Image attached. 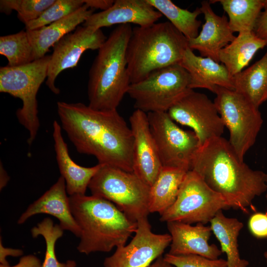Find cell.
I'll return each mask as SVG.
<instances>
[{
    "label": "cell",
    "instance_id": "obj_1",
    "mask_svg": "<svg viewBox=\"0 0 267 267\" xmlns=\"http://www.w3.org/2000/svg\"><path fill=\"white\" fill-rule=\"evenodd\" d=\"M57 110L62 128L78 152L93 155L98 164L133 172V134L117 110L58 101Z\"/></svg>",
    "mask_w": 267,
    "mask_h": 267
},
{
    "label": "cell",
    "instance_id": "obj_2",
    "mask_svg": "<svg viewBox=\"0 0 267 267\" xmlns=\"http://www.w3.org/2000/svg\"><path fill=\"white\" fill-rule=\"evenodd\" d=\"M190 170L221 195L230 208L245 213L248 207L253 208V199L267 190V174L241 161L222 136L212 138L199 147Z\"/></svg>",
    "mask_w": 267,
    "mask_h": 267
},
{
    "label": "cell",
    "instance_id": "obj_3",
    "mask_svg": "<svg viewBox=\"0 0 267 267\" xmlns=\"http://www.w3.org/2000/svg\"><path fill=\"white\" fill-rule=\"evenodd\" d=\"M69 201L81 230L77 246L81 253L109 252L125 245L137 229V222L107 200L92 195H74L69 196Z\"/></svg>",
    "mask_w": 267,
    "mask_h": 267
},
{
    "label": "cell",
    "instance_id": "obj_4",
    "mask_svg": "<svg viewBox=\"0 0 267 267\" xmlns=\"http://www.w3.org/2000/svg\"><path fill=\"white\" fill-rule=\"evenodd\" d=\"M133 28L119 25L98 49L89 73V106L98 110H117L131 84L126 51Z\"/></svg>",
    "mask_w": 267,
    "mask_h": 267
},
{
    "label": "cell",
    "instance_id": "obj_5",
    "mask_svg": "<svg viewBox=\"0 0 267 267\" xmlns=\"http://www.w3.org/2000/svg\"><path fill=\"white\" fill-rule=\"evenodd\" d=\"M188 47V39L169 21L133 28L126 57L131 84L152 72L179 64Z\"/></svg>",
    "mask_w": 267,
    "mask_h": 267
},
{
    "label": "cell",
    "instance_id": "obj_6",
    "mask_svg": "<svg viewBox=\"0 0 267 267\" xmlns=\"http://www.w3.org/2000/svg\"><path fill=\"white\" fill-rule=\"evenodd\" d=\"M50 55H45L28 64L0 68V92L19 98L21 108L16 114L19 122L28 132L27 142H34L40 127L37 95L47 78Z\"/></svg>",
    "mask_w": 267,
    "mask_h": 267
},
{
    "label": "cell",
    "instance_id": "obj_7",
    "mask_svg": "<svg viewBox=\"0 0 267 267\" xmlns=\"http://www.w3.org/2000/svg\"><path fill=\"white\" fill-rule=\"evenodd\" d=\"M88 188L91 195L114 203L130 219L148 217L150 186L133 172L102 165Z\"/></svg>",
    "mask_w": 267,
    "mask_h": 267
},
{
    "label": "cell",
    "instance_id": "obj_8",
    "mask_svg": "<svg viewBox=\"0 0 267 267\" xmlns=\"http://www.w3.org/2000/svg\"><path fill=\"white\" fill-rule=\"evenodd\" d=\"M190 79L179 64L157 70L145 79L131 84L127 93L134 107L145 113L164 112L190 92Z\"/></svg>",
    "mask_w": 267,
    "mask_h": 267
},
{
    "label": "cell",
    "instance_id": "obj_9",
    "mask_svg": "<svg viewBox=\"0 0 267 267\" xmlns=\"http://www.w3.org/2000/svg\"><path fill=\"white\" fill-rule=\"evenodd\" d=\"M214 103L229 132L228 140L238 158L244 161L254 144L263 120L258 108L233 89L217 87Z\"/></svg>",
    "mask_w": 267,
    "mask_h": 267
},
{
    "label": "cell",
    "instance_id": "obj_10",
    "mask_svg": "<svg viewBox=\"0 0 267 267\" xmlns=\"http://www.w3.org/2000/svg\"><path fill=\"white\" fill-rule=\"evenodd\" d=\"M229 209L221 195L212 190L197 173L189 170L180 186L176 201L160 215V220L205 224L219 211Z\"/></svg>",
    "mask_w": 267,
    "mask_h": 267
},
{
    "label": "cell",
    "instance_id": "obj_11",
    "mask_svg": "<svg viewBox=\"0 0 267 267\" xmlns=\"http://www.w3.org/2000/svg\"><path fill=\"white\" fill-rule=\"evenodd\" d=\"M147 114L162 166L190 170L192 159L199 147L194 133L179 127L167 112Z\"/></svg>",
    "mask_w": 267,
    "mask_h": 267
},
{
    "label": "cell",
    "instance_id": "obj_12",
    "mask_svg": "<svg viewBox=\"0 0 267 267\" xmlns=\"http://www.w3.org/2000/svg\"><path fill=\"white\" fill-rule=\"evenodd\" d=\"M167 112L173 120L193 130L199 146L212 138L222 136L223 133L225 126L214 102L193 89Z\"/></svg>",
    "mask_w": 267,
    "mask_h": 267
},
{
    "label": "cell",
    "instance_id": "obj_13",
    "mask_svg": "<svg viewBox=\"0 0 267 267\" xmlns=\"http://www.w3.org/2000/svg\"><path fill=\"white\" fill-rule=\"evenodd\" d=\"M137 223L130 242L117 247L112 255L105 259L104 267H149L162 256L171 243V235L153 233L148 217Z\"/></svg>",
    "mask_w": 267,
    "mask_h": 267
},
{
    "label": "cell",
    "instance_id": "obj_14",
    "mask_svg": "<svg viewBox=\"0 0 267 267\" xmlns=\"http://www.w3.org/2000/svg\"><path fill=\"white\" fill-rule=\"evenodd\" d=\"M107 39L101 29L78 26L73 32L64 36L53 46L50 55L46 85L54 94L60 92L55 82L63 71L76 66L87 50H98Z\"/></svg>",
    "mask_w": 267,
    "mask_h": 267
},
{
    "label": "cell",
    "instance_id": "obj_15",
    "mask_svg": "<svg viewBox=\"0 0 267 267\" xmlns=\"http://www.w3.org/2000/svg\"><path fill=\"white\" fill-rule=\"evenodd\" d=\"M134 137L133 173L151 186L163 166L152 136L147 113L135 109L130 117Z\"/></svg>",
    "mask_w": 267,
    "mask_h": 267
},
{
    "label": "cell",
    "instance_id": "obj_16",
    "mask_svg": "<svg viewBox=\"0 0 267 267\" xmlns=\"http://www.w3.org/2000/svg\"><path fill=\"white\" fill-rule=\"evenodd\" d=\"M162 15L147 0H116L108 9L93 13L83 26L95 29L130 23L145 27L156 23Z\"/></svg>",
    "mask_w": 267,
    "mask_h": 267
},
{
    "label": "cell",
    "instance_id": "obj_17",
    "mask_svg": "<svg viewBox=\"0 0 267 267\" xmlns=\"http://www.w3.org/2000/svg\"><path fill=\"white\" fill-rule=\"evenodd\" d=\"M210 3L207 0L201 2L200 9L204 14L205 23L198 35L188 40V47L192 50H198L201 56L220 63V52L236 37L230 28L227 17L217 15Z\"/></svg>",
    "mask_w": 267,
    "mask_h": 267
},
{
    "label": "cell",
    "instance_id": "obj_18",
    "mask_svg": "<svg viewBox=\"0 0 267 267\" xmlns=\"http://www.w3.org/2000/svg\"><path fill=\"white\" fill-rule=\"evenodd\" d=\"M171 236L170 248L168 253L180 256L196 255L211 259H217L222 254L215 244H209L212 230L210 226L197 223L193 226L178 222H167Z\"/></svg>",
    "mask_w": 267,
    "mask_h": 267
},
{
    "label": "cell",
    "instance_id": "obj_19",
    "mask_svg": "<svg viewBox=\"0 0 267 267\" xmlns=\"http://www.w3.org/2000/svg\"><path fill=\"white\" fill-rule=\"evenodd\" d=\"M67 193L65 181L61 176L48 190L29 206L18 220V224L24 223L36 214H48L58 220L63 230L70 231L80 238L81 230L72 214Z\"/></svg>",
    "mask_w": 267,
    "mask_h": 267
},
{
    "label": "cell",
    "instance_id": "obj_20",
    "mask_svg": "<svg viewBox=\"0 0 267 267\" xmlns=\"http://www.w3.org/2000/svg\"><path fill=\"white\" fill-rule=\"evenodd\" d=\"M53 138L58 168L66 183V191L70 195H85L92 178L102 166L98 164L91 167H85L76 164L71 158L67 143L65 142L59 124L54 121Z\"/></svg>",
    "mask_w": 267,
    "mask_h": 267
},
{
    "label": "cell",
    "instance_id": "obj_21",
    "mask_svg": "<svg viewBox=\"0 0 267 267\" xmlns=\"http://www.w3.org/2000/svg\"><path fill=\"white\" fill-rule=\"evenodd\" d=\"M179 64L190 76V88L207 89L214 93L219 86L233 89L232 77L223 64L209 57L197 56L189 47Z\"/></svg>",
    "mask_w": 267,
    "mask_h": 267
},
{
    "label": "cell",
    "instance_id": "obj_22",
    "mask_svg": "<svg viewBox=\"0 0 267 267\" xmlns=\"http://www.w3.org/2000/svg\"><path fill=\"white\" fill-rule=\"evenodd\" d=\"M84 4L79 9L61 20L38 29L27 31L33 49L34 61L43 58L64 36L84 23L93 13Z\"/></svg>",
    "mask_w": 267,
    "mask_h": 267
},
{
    "label": "cell",
    "instance_id": "obj_23",
    "mask_svg": "<svg viewBox=\"0 0 267 267\" xmlns=\"http://www.w3.org/2000/svg\"><path fill=\"white\" fill-rule=\"evenodd\" d=\"M267 46V43L252 32H240L234 40L223 48L219 60L232 77L247 66L255 53Z\"/></svg>",
    "mask_w": 267,
    "mask_h": 267
},
{
    "label": "cell",
    "instance_id": "obj_24",
    "mask_svg": "<svg viewBox=\"0 0 267 267\" xmlns=\"http://www.w3.org/2000/svg\"><path fill=\"white\" fill-rule=\"evenodd\" d=\"M233 90L258 108L267 100V50L263 56L232 77Z\"/></svg>",
    "mask_w": 267,
    "mask_h": 267
},
{
    "label": "cell",
    "instance_id": "obj_25",
    "mask_svg": "<svg viewBox=\"0 0 267 267\" xmlns=\"http://www.w3.org/2000/svg\"><path fill=\"white\" fill-rule=\"evenodd\" d=\"M188 171L163 167L150 186L149 211L160 215L176 201L180 186Z\"/></svg>",
    "mask_w": 267,
    "mask_h": 267
},
{
    "label": "cell",
    "instance_id": "obj_26",
    "mask_svg": "<svg viewBox=\"0 0 267 267\" xmlns=\"http://www.w3.org/2000/svg\"><path fill=\"white\" fill-rule=\"evenodd\" d=\"M210 222L222 253L226 255L227 267H248L249 262L241 258L238 250V237L243 223L236 218L226 217L222 210L219 211Z\"/></svg>",
    "mask_w": 267,
    "mask_h": 267
},
{
    "label": "cell",
    "instance_id": "obj_27",
    "mask_svg": "<svg viewBox=\"0 0 267 267\" xmlns=\"http://www.w3.org/2000/svg\"><path fill=\"white\" fill-rule=\"evenodd\" d=\"M228 16L230 28L234 32L253 31L262 10L267 7V0H219Z\"/></svg>",
    "mask_w": 267,
    "mask_h": 267
},
{
    "label": "cell",
    "instance_id": "obj_28",
    "mask_svg": "<svg viewBox=\"0 0 267 267\" xmlns=\"http://www.w3.org/2000/svg\"><path fill=\"white\" fill-rule=\"evenodd\" d=\"M157 10L166 16L169 22L188 40L199 34L201 22L197 20L202 13L200 7L191 12L181 8L170 0H147Z\"/></svg>",
    "mask_w": 267,
    "mask_h": 267
},
{
    "label": "cell",
    "instance_id": "obj_29",
    "mask_svg": "<svg viewBox=\"0 0 267 267\" xmlns=\"http://www.w3.org/2000/svg\"><path fill=\"white\" fill-rule=\"evenodd\" d=\"M0 54L8 66H19L34 61L33 49L26 30L0 37Z\"/></svg>",
    "mask_w": 267,
    "mask_h": 267
},
{
    "label": "cell",
    "instance_id": "obj_30",
    "mask_svg": "<svg viewBox=\"0 0 267 267\" xmlns=\"http://www.w3.org/2000/svg\"><path fill=\"white\" fill-rule=\"evenodd\" d=\"M63 231L59 224H54L49 218L44 219L32 228L33 237L42 235L45 240L46 250L42 267H66V263H60L58 261L55 251V243L62 236Z\"/></svg>",
    "mask_w": 267,
    "mask_h": 267
},
{
    "label": "cell",
    "instance_id": "obj_31",
    "mask_svg": "<svg viewBox=\"0 0 267 267\" xmlns=\"http://www.w3.org/2000/svg\"><path fill=\"white\" fill-rule=\"evenodd\" d=\"M85 4L84 0H55L36 19L25 24L27 31L50 24L75 12Z\"/></svg>",
    "mask_w": 267,
    "mask_h": 267
},
{
    "label": "cell",
    "instance_id": "obj_32",
    "mask_svg": "<svg viewBox=\"0 0 267 267\" xmlns=\"http://www.w3.org/2000/svg\"><path fill=\"white\" fill-rule=\"evenodd\" d=\"M55 0H0V10L6 14L13 10L17 12V17L24 23L38 18L54 3Z\"/></svg>",
    "mask_w": 267,
    "mask_h": 267
},
{
    "label": "cell",
    "instance_id": "obj_33",
    "mask_svg": "<svg viewBox=\"0 0 267 267\" xmlns=\"http://www.w3.org/2000/svg\"><path fill=\"white\" fill-rule=\"evenodd\" d=\"M164 258L176 267H227L226 260L211 259L196 255L177 256L167 253Z\"/></svg>",
    "mask_w": 267,
    "mask_h": 267
},
{
    "label": "cell",
    "instance_id": "obj_34",
    "mask_svg": "<svg viewBox=\"0 0 267 267\" xmlns=\"http://www.w3.org/2000/svg\"><path fill=\"white\" fill-rule=\"evenodd\" d=\"M248 226L255 237L267 238V213L257 212L253 214L249 220Z\"/></svg>",
    "mask_w": 267,
    "mask_h": 267
},
{
    "label": "cell",
    "instance_id": "obj_35",
    "mask_svg": "<svg viewBox=\"0 0 267 267\" xmlns=\"http://www.w3.org/2000/svg\"><path fill=\"white\" fill-rule=\"evenodd\" d=\"M253 32L259 38L267 43V7L259 16Z\"/></svg>",
    "mask_w": 267,
    "mask_h": 267
},
{
    "label": "cell",
    "instance_id": "obj_36",
    "mask_svg": "<svg viewBox=\"0 0 267 267\" xmlns=\"http://www.w3.org/2000/svg\"><path fill=\"white\" fill-rule=\"evenodd\" d=\"M40 259L35 255H28L22 257L19 262L13 266L0 265V267H42Z\"/></svg>",
    "mask_w": 267,
    "mask_h": 267
},
{
    "label": "cell",
    "instance_id": "obj_37",
    "mask_svg": "<svg viewBox=\"0 0 267 267\" xmlns=\"http://www.w3.org/2000/svg\"><path fill=\"white\" fill-rule=\"evenodd\" d=\"M0 239V263L1 265L8 266L9 264L6 258L8 256L17 257L23 254V251L20 249L5 248L3 246Z\"/></svg>",
    "mask_w": 267,
    "mask_h": 267
},
{
    "label": "cell",
    "instance_id": "obj_38",
    "mask_svg": "<svg viewBox=\"0 0 267 267\" xmlns=\"http://www.w3.org/2000/svg\"><path fill=\"white\" fill-rule=\"evenodd\" d=\"M85 4L90 8H97L104 11L109 8L114 3L113 0H84Z\"/></svg>",
    "mask_w": 267,
    "mask_h": 267
},
{
    "label": "cell",
    "instance_id": "obj_39",
    "mask_svg": "<svg viewBox=\"0 0 267 267\" xmlns=\"http://www.w3.org/2000/svg\"><path fill=\"white\" fill-rule=\"evenodd\" d=\"M149 267H176L167 262L162 256L158 257Z\"/></svg>",
    "mask_w": 267,
    "mask_h": 267
},
{
    "label": "cell",
    "instance_id": "obj_40",
    "mask_svg": "<svg viewBox=\"0 0 267 267\" xmlns=\"http://www.w3.org/2000/svg\"><path fill=\"white\" fill-rule=\"evenodd\" d=\"M9 177L2 165H0V189L3 188L7 183Z\"/></svg>",
    "mask_w": 267,
    "mask_h": 267
},
{
    "label": "cell",
    "instance_id": "obj_41",
    "mask_svg": "<svg viewBox=\"0 0 267 267\" xmlns=\"http://www.w3.org/2000/svg\"><path fill=\"white\" fill-rule=\"evenodd\" d=\"M66 264V267H76V263L73 260H68Z\"/></svg>",
    "mask_w": 267,
    "mask_h": 267
},
{
    "label": "cell",
    "instance_id": "obj_42",
    "mask_svg": "<svg viewBox=\"0 0 267 267\" xmlns=\"http://www.w3.org/2000/svg\"><path fill=\"white\" fill-rule=\"evenodd\" d=\"M266 199H267V193L266 194ZM264 257L266 259V262L267 263V251L265 252L264 253Z\"/></svg>",
    "mask_w": 267,
    "mask_h": 267
}]
</instances>
